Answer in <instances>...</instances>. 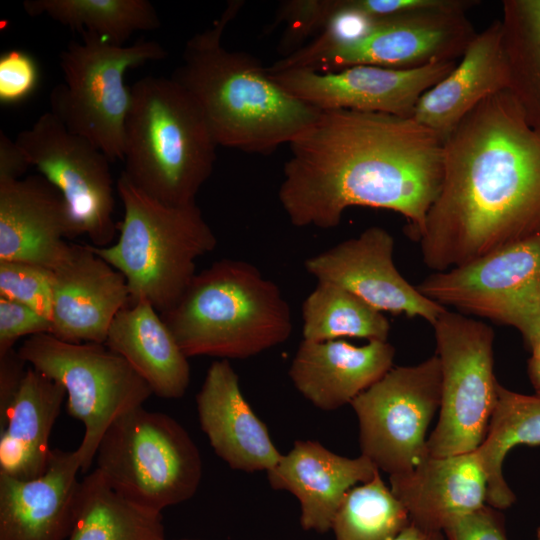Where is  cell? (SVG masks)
Listing matches in <instances>:
<instances>
[{"label":"cell","mask_w":540,"mask_h":540,"mask_svg":"<svg viewBox=\"0 0 540 540\" xmlns=\"http://www.w3.org/2000/svg\"><path fill=\"white\" fill-rule=\"evenodd\" d=\"M445 307L516 328L530 347L540 337V233L416 285Z\"/></svg>","instance_id":"11"},{"label":"cell","mask_w":540,"mask_h":540,"mask_svg":"<svg viewBox=\"0 0 540 540\" xmlns=\"http://www.w3.org/2000/svg\"><path fill=\"white\" fill-rule=\"evenodd\" d=\"M182 540H191V539H182Z\"/></svg>","instance_id":"45"},{"label":"cell","mask_w":540,"mask_h":540,"mask_svg":"<svg viewBox=\"0 0 540 540\" xmlns=\"http://www.w3.org/2000/svg\"><path fill=\"white\" fill-rule=\"evenodd\" d=\"M65 540H167L161 512L115 492L94 469L80 481L71 529Z\"/></svg>","instance_id":"27"},{"label":"cell","mask_w":540,"mask_h":540,"mask_svg":"<svg viewBox=\"0 0 540 540\" xmlns=\"http://www.w3.org/2000/svg\"><path fill=\"white\" fill-rule=\"evenodd\" d=\"M500 21L509 92L540 133V0H504Z\"/></svg>","instance_id":"30"},{"label":"cell","mask_w":540,"mask_h":540,"mask_svg":"<svg viewBox=\"0 0 540 540\" xmlns=\"http://www.w3.org/2000/svg\"><path fill=\"white\" fill-rule=\"evenodd\" d=\"M535 540H540V526L536 530V537Z\"/></svg>","instance_id":"44"},{"label":"cell","mask_w":540,"mask_h":540,"mask_svg":"<svg viewBox=\"0 0 540 540\" xmlns=\"http://www.w3.org/2000/svg\"><path fill=\"white\" fill-rule=\"evenodd\" d=\"M28 365L18 354L11 350L0 355V420L12 403Z\"/></svg>","instance_id":"39"},{"label":"cell","mask_w":540,"mask_h":540,"mask_svg":"<svg viewBox=\"0 0 540 540\" xmlns=\"http://www.w3.org/2000/svg\"><path fill=\"white\" fill-rule=\"evenodd\" d=\"M440 404L436 354L416 365L392 367L350 403L362 455L389 476L411 470L428 454L426 433Z\"/></svg>","instance_id":"12"},{"label":"cell","mask_w":540,"mask_h":540,"mask_svg":"<svg viewBox=\"0 0 540 540\" xmlns=\"http://www.w3.org/2000/svg\"><path fill=\"white\" fill-rule=\"evenodd\" d=\"M518 444L540 445V396L511 391L501 384L484 440L475 450L487 479V504L503 510L515 495L503 476V461Z\"/></svg>","instance_id":"28"},{"label":"cell","mask_w":540,"mask_h":540,"mask_svg":"<svg viewBox=\"0 0 540 540\" xmlns=\"http://www.w3.org/2000/svg\"><path fill=\"white\" fill-rule=\"evenodd\" d=\"M509 85L499 19L477 33L451 72L419 98L412 118L445 141L475 107Z\"/></svg>","instance_id":"24"},{"label":"cell","mask_w":540,"mask_h":540,"mask_svg":"<svg viewBox=\"0 0 540 540\" xmlns=\"http://www.w3.org/2000/svg\"><path fill=\"white\" fill-rule=\"evenodd\" d=\"M104 344L133 367L153 394L163 399H179L185 394L190 384L188 357L149 302H129L122 308Z\"/></svg>","instance_id":"26"},{"label":"cell","mask_w":540,"mask_h":540,"mask_svg":"<svg viewBox=\"0 0 540 540\" xmlns=\"http://www.w3.org/2000/svg\"><path fill=\"white\" fill-rule=\"evenodd\" d=\"M457 61L413 69L356 65L333 72L287 69L269 73L287 92L320 110H352L412 117L419 98Z\"/></svg>","instance_id":"15"},{"label":"cell","mask_w":540,"mask_h":540,"mask_svg":"<svg viewBox=\"0 0 540 540\" xmlns=\"http://www.w3.org/2000/svg\"><path fill=\"white\" fill-rule=\"evenodd\" d=\"M390 489L410 522L443 532L455 519L487 504V479L476 451L427 454L411 470L390 475Z\"/></svg>","instance_id":"22"},{"label":"cell","mask_w":540,"mask_h":540,"mask_svg":"<svg viewBox=\"0 0 540 540\" xmlns=\"http://www.w3.org/2000/svg\"><path fill=\"white\" fill-rule=\"evenodd\" d=\"M352 7L373 18L430 10H459L466 12L480 4L477 0H350Z\"/></svg>","instance_id":"38"},{"label":"cell","mask_w":540,"mask_h":540,"mask_svg":"<svg viewBox=\"0 0 540 540\" xmlns=\"http://www.w3.org/2000/svg\"><path fill=\"white\" fill-rule=\"evenodd\" d=\"M30 163L15 140L0 132V181L21 179Z\"/></svg>","instance_id":"40"},{"label":"cell","mask_w":540,"mask_h":540,"mask_svg":"<svg viewBox=\"0 0 540 540\" xmlns=\"http://www.w3.org/2000/svg\"><path fill=\"white\" fill-rule=\"evenodd\" d=\"M409 524L406 508L378 471L347 492L331 529L335 540H393Z\"/></svg>","instance_id":"32"},{"label":"cell","mask_w":540,"mask_h":540,"mask_svg":"<svg viewBox=\"0 0 540 540\" xmlns=\"http://www.w3.org/2000/svg\"><path fill=\"white\" fill-rule=\"evenodd\" d=\"M243 6L230 1L211 27L187 41L172 78L196 102L218 146L269 154L311 127L322 110L287 92L251 54L223 46Z\"/></svg>","instance_id":"3"},{"label":"cell","mask_w":540,"mask_h":540,"mask_svg":"<svg viewBox=\"0 0 540 540\" xmlns=\"http://www.w3.org/2000/svg\"><path fill=\"white\" fill-rule=\"evenodd\" d=\"M500 511L485 504L451 522L444 536L447 540H508Z\"/></svg>","instance_id":"37"},{"label":"cell","mask_w":540,"mask_h":540,"mask_svg":"<svg viewBox=\"0 0 540 540\" xmlns=\"http://www.w3.org/2000/svg\"><path fill=\"white\" fill-rule=\"evenodd\" d=\"M0 297L26 305L51 320L53 271L31 263L0 261Z\"/></svg>","instance_id":"34"},{"label":"cell","mask_w":540,"mask_h":540,"mask_svg":"<svg viewBox=\"0 0 540 540\" xmlns=\"http://www.w3.org/2000/svg\"><path fill=\"white\" fill-rule=\"evenodd\" d=\"M441 367L439 419L427 439L431 456L475 451L497 401L494 331L484 322L445 310L432 325Z\"/></svg>","instance_id":"10"},{"label":"cell","mask_w":540,"mask_h":540,"mask_svg":"<svg viewBox=\"0 0 540 540\" xmlns=\"http://www.w3.org/2000/svg\"><path fill=\"white\" fill-rule=\"evenodd\" d=\"M540 233V133L509 90L475 107L444 141L443 178L418 241L434 272Z\"/></svg>","instance_id":"2"},{"label":"cell","mask_w":540,"mask_h":540,"mask_svg":"<svg viewBox=\"0 0 540 540\" xmlns=\"http://www.w3.org/2000/svg\"><path fill=\"white\" fill-rule=\"evenodd\" d=\"M217 146L198 105L175 79L150 75L133 84L123 173L144 193L169 205L195 203Z\"/></svg>","instance_id":"5"},{"label":"cell","mask_w":540,"mask_h":540,"mask_svg":"<svg viewBox=\"0 0 540 540\" xmlns=\"http://www.w3.org/2000/svg\"><path fill=\"white\" fill-rule=\"evenodd\" d=\"M71 220L60 192L43 176L0 181V261L56 269L69 255Z\"/></svg>","instance_id":"18"},{"label":"cell","mask_w":540,"mask_h":540,"mask_svg":"<svg viewBox=\"0 0 540 540\" xmlns=\"http://www.w3.org/2000/svg\"><path fill=\"white\" fill-rule=\"evenodd\" d=\"M15 141L30 165L62 195L73 238L84 234L95 247L111 245L117 225L108 157L51 112L20 131Z\"/></svg>","instance_id":"13"},{"label":"cell","mask_w":540,"mask_h":540,"mask_svg":"<svg viewBox=\"0 0 540 540\" xmlns=\"http://www.w3.org/2000/svg\"><path fill=\"white\" fill-rule=\"evenodd\" d=\"M76 450L52 449L47 470L32 479L0 474V540H65L80 487Z\"/></svg>","instance_id":"20"},{"label":"cell","mask_w":540,"mask_h":540,"mask_svg":"<svg viewBox=\"0 0 540 540\" xmlns=\"http://www.w3.org/2000/svg\"><path fill=\"white\" fill-rule=\"evenodd\" d=\"M116 191L123 205L119 237L90 249L125 278L130 302L145 300L159 313L172 308L195 276L196 260L217 238L196 202L169 205L136 187L122 172Z\"/></svg>","instance_id":"6"},{"label":"cell","mask_w":540,"mask_h":540,"mask_svg":"<svg viewBox=\"0 0 540 540\" xmlns=\"http://www.w3.org/2000/svg\"><path fill=\"white\" fill-rule=\"evenodd\" d=\"M66 397L65 389L31 366L0 420V474L32 479L48 468L49 439Z\"/></svg>","instance_id":"25"},{"label":"cell","mask_w":540,"mask_h":540,"mask_svg":"<svg viewBox=\"0 0 540 540\" xmlns=\"http://www.w3.org/2000/svg\"><path fill=\"white\" fill-rule=\"evenodd\" d=\"M393 540H445V536L443 532L426 530L410 522Z\"/></svg>","instance_id":"41"},{"label":"cell","mask_w":540,"mask_h":540,"mask_svg":"<svg viewBox=\"0 0 540 540\" xmlns=\"http://www.w3.org/2000/svg\"><path fill=\"white\" fill-rule=\"evenodd\" d=\"M17 351L29 366L65 389L69 415L84 426L76 449L83 472L91 467L110 425L153 394L133 367L105 344L71 343L39 334L28 337Z\"/></svg>","instance_id":"9"},{"label":"cell","mask_w":540,"mask_h":540,"mask_svg":"<svg viewBox=\"0 0 540 540\" xmlns=\"http://www.w3.org/2000/svg\"><path fill=\"white\" fill-rule=\"evenodd\" d=\"M60 53L64 82L50 93L51 113L71 132L82 136L113 162L124 158L125 124L131 105L126 72L167 57L152 40L116 45L82 33Z\"/></svg>","instance_id":"8"},{"label":"cell","mask_w":540,"mask_h":540,"mask_svg":"<svg viewBox=\"0 0 540 540\" xmlns=\"http://www.w3.org/2000/svg\"><path fill=\"white\" fill-rule=\"evenodd\" d=\"M39 66L27 52L11 49L0 56V103L10 105L27 99L37 88Z\"/></svg>","instance_id":"35"},{"label":"cell","mask_w":540,"mask_h":540,"mask_svg":"<svg viewBox=\"0 0 540 540\" xmlns=\"http://www.w3.org/2000/svg\"><path fill=\"white\" fill-rule=\"evenodd\" d=\"M196 408L212 449L232 469L267 472L280 460L282 454L243 396L229 360L212 362L196 395Z\"/></svg>","instance_id":"19"},{"label":"cell","mask_w":540,"mask_h":540,"mask_svg":"<svg viewBox=\"0 0 540 540\" xmlns=\"http://www.w3.org/2000/svg\"><path fill=\"white\" fill-rule=\"evenodd\" d=\"M95 460L115 492L157 512L190 499L202 477L200 452L189 433L169 415L143 406L110 425Z\"/></svg>","instance_id":"7"},{"label":"cell","mask_w":540,"mask_h":540,"mask_svg":"<svg viewBox=\"0 0 540 540\" xmlns=\"http://www.w3.org/2000/svg\"><path fill=\"white\" fill-rule=\"evenodd\" d=\"M25 12L88 33L109 43L124 45L136 32L160 27L154 6L147 0H26Z\"/></svg>","instance_id":"29"},{"label":"cell","mask_w":540,"mask_h":540,"mask_svg":"<svg viewBox=\"0 0 540 540\" xmlns=\"http://www.w3.org/2000/svg\"><path fill=\"white\" fill-rule=\"evenodd\" d=\"M528 375L536 391V394L540 396V362L539 361L529 359Z\"/></svg>","instance_id":"42"},{"label":"cell","mask_w":540,"mask_h":540,"mask_svg":"<svg viewBox=\"0 0 540 540\" xmlns=\"http://www.w3.org/2000/svg\"><path fill=\"white\" fill-rule=\"evenodd\" d=\"M394 244L385 228L371 226L309 257L304 267L317 282L340 286L382 313L419 317L433 325L446 308L400 274L394 264Z\"/></svg>","instance_id":"16"},{"label":"cell","mask_w":540,"mask_h":540,"mask_svg":"<svg viewBox=\"0 0 540 540\" xmlns=\"http://www.w3.org/2000/svg\"><path fill=\"white\" fill-rule=\"evenodd\" d=\"M303 340L323 342L341 337L387 341L390 323L352 292L328 282H317L302 304Z\"/></svg>","instance_id":"31"},{"label":"cell","mask_w":540,"mask_h":540,"mask_svg":"<svg viewBox=\"0 0 540 540\" xmlns=\"http://www.w3.org/2000/svg\"><path fill=\"white\" fill-rule=\"evenodd\" d=\"M339 0H290L279 5L267 30L285 25L279 51L286 57L304 46L313 34L323 30L338 10Z\"/></svg>","instance_id":"33"},{"label":"cell","mask_w":540,"mask_h":540,"mask_svg":"<svg viewBox=\"0 0 540 540\" xmlns=\"http://www.w3.org/2000/svg\"><path fill=\"white\" fill-rule=\"evenodd\" d=\"M466 12L430 10L376 19L361 37L334 44L310 57L283 65L287 69L333 72L356 65L413 69L457 61L476 31Z\"/></svg>","instance_id":"14"},{"label":"cell","mask_w":540,"mask_h":540,"mask_svg":"<svg viewBox=\"0 0 540 540\" xmlns=\"http://www.w3.org/2000/svg\"><path fill=\"white\" fill-rule=\"evenodd\" d=\"M129 302L124 276L89 245L72 244L53 270L51 334L71 343L104 344L115 316Z\"/></svg>","instance_id":"17"},{"label":"cell","mask_w":540,"mask_h":540,"mask_svg":"<svg viewBox=\"0 0 540 540\" xmlns=\"http://www.w3.org/2000/svg\"><path fill=\"white\" fill-rule=\"evenodd\" d=\"M532 360L540 362V337L530 346Z\"/></svg>","instance_id":"43"},{"label":"cell","mask_w":540,"mask_h":540,"mask_svg":"<svg viewBox=\"0 0 540 540\" xmlns=\"http://www.w3.org/2000/svg\"><path fill=\"white\" fill-rule=\"evenodd\" d=\"M160 315L188 358L246 359L286 342L293 329L279 286L236 259L217 260L195 274Z\"/></svg>","instance_id":"4"},{"label":"cell","mask_w":540,"mask_h":540,"mask_svg":"<svg viewBox=\"0 0 540 540\" xmlns=\"http://www.w3.org/2000/svg\"><path fill=\"white\" fill-rule=\"evenodd\" d=\"M380 471L366 456L348 458L312 440H297L267 471L273 489L292 493L300 504L304 530L325 533L347 492L371 480Z\"/></svg>","instance_id":"21"},{"label":"cell","mask_w":540,"mask_h":540,"mask_svg":"<svg viewBox=\"0 0 540 540\" xmlns=\"http://www.w3.org/2000/svg\"><path fill=\"white\" fill-rule=\"evenodd\" d=\"M278 198L296 227L335 228L354 206L386 209L422 234L442 184L444 141L412 117L322 110L290 144Z\"/></svg>","instance_id":"1"},{"label":"cell","mask_w":540,"mask_h":540,"mask_svg":"<svg viewBox=\"0 0 540 540\" xmlns=\"http://www.w3.org/2000/svg\"><path fill=\"white\" fill-rule=\"evenodd\" d=\"M394 347L387 341L355 346L340 339L302 340L289 368L297 391L316 408L336 410L350 404L392 367Z\"/></svg>","instance_id":"23"},{"label":"cell","mask_w":540,"mask_h":540,"mask_svg":"<svg viewBox=\"0 0 540 540\" xmlns=\"http://www.w3.org/2000/svg\"><path fill=\"white\" fill-rule=\"evenodd\" d=\"M51 332L50 319L26 305L0 297V355L13 350L21 337Z\"/></svg>","instance_id":"36"}]
</instances>
